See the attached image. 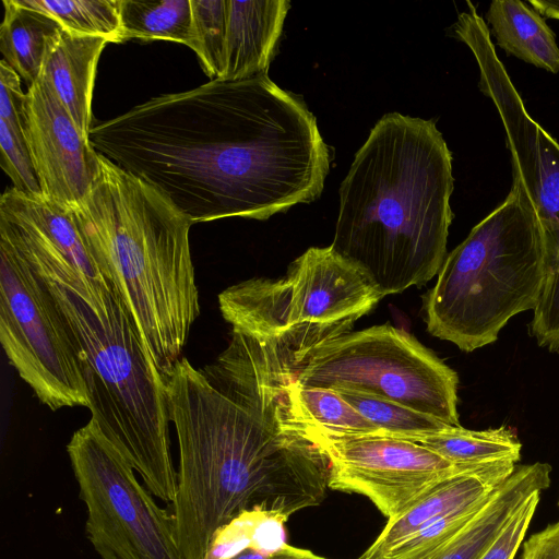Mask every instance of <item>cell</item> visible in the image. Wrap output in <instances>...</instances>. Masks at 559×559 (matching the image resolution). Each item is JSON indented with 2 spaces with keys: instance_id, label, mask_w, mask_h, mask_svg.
I'll return each mask as SVG.
<instances>
[{
  "instance_id": "obj_1",
  "label": "cell",
  "mask_w": 559,
  "mask_h": 559,
  "mask_svg": "<svg viewBox=\"0 0 559 559\" xmlns=\"http://www.w3.org/2000/svg\"><path fill=\"white\" fill-rule=\"evenodd\" d=\"M293 334L233 330L217 359L181 357L164 378L179 468L175 536L182 559H205L217 532L243 512L288 519L324 499L331 462L292 396Z\"/></svg>"
},
{
  "instance_id": "obj_2",
  "label": "cell",
  "mask_w": 559,
  "mask_h": 559,
  "mask_svg": "<svg viewBox=\"0 0 559 559\" xmlns=\"http://www.w3.org/2000/svg\"><path fill=\"white\" fill-rule=\"evenodd\" d=\"M88 138L192 224L267 219L312 202L330 168L314 116L267 74L158 95L92 126Z\"/></svg>"
},
{
  "instance_id": "obj_3",
  "label": "cell",
  "mask_w": 559,
  "mask_h": 559,
  "mask_svg": "<svg viewBox=\"0 0 559 559\" xmlns=\"http://www.w3.org/2000/svg\"><path fill=\"white\" fill-rule=\"evenodd\" d=\"M452 153L432 120L385 114L340 187L332 249L385 295L429 282L447 257Z\"/></svg>"
},
{
  "instance_id": "obj_4",
  "label": "cell",
  "mask_w": 559,
  "mask_h": 559,
  "mask_svg": "<svg viewBox=\"0 0 559 559\" xmlns=\"http://www.w3.org/2000/svg\"><path fill=\"white\" fill-rule=\"evenodd\" d=\"M70 212L165 378L200 314L192 222L158 190L100 153L87 194Z\"/></svg>"
},
{
  "instance_id": "obj_5",
  "label": "cell",
  "mask_w": 559,
  "mask_h": 559,
  "mask_svg": "<svg viewBox=\"0 0 559 559\" xmlns=\"http://www.w3.org/2000/svg\"><path fill=\"white\" fill-rule=\"evenodd\" d=\"M46 284L79 346L91 418L146 488L173 503L177 472L166 384L130 312L114 289L91 307L62 286Z\"/></svg>"
},
{
  "instance_id": "obj_6",
  "label": "cell",
  "mask_w": 559,
  "mask_h": 559,
  "mask_svg": "<svg viewBox=\"0 0 559 559\" xmlns=\"http://www.w3.org/2000/svg\"><path fill=\"white\" fill-rule=\"evenodd\" d=\"M543 281L537 216L513 179L504 201L445 257L424 297L427 330L468 353L489 345L512 317L536 308Z\"/></svg>"
},
{
  "instance_id": "obj_7",
  "label": "cell",
  "mask_w": 559,
  "mask_h": 559,
  "mask_svg": "<svg viewBox=\"0 0 559 559\" xmlns=\"http://www.w3.org/2000/svg\"><path fill=\"white\" fill-rule=\"evenodd\" d=\"M304 325L294 350L298 384L380 396L459 427L456 372L389 323Z\"/></svg>"
},
{
  "instance_id": "obj_8",
  "label": "cell",
  "mask_w": 559,
  "mask_h": 559,
  "mask_svg": "<svg viewBox=\"0 0 559 559\" xmlns=\"http://www.w3.org/2000/svg\"><path fill=\"white\" fill-rule=\"evenodd\" d=\"M466 4L453 31L475 58L479 90L497 109L513 179L533 205L543 237L544 281L530 328L540 338L559 343V141L528 114L498 57L486 21L473 3Z\"/></svg>"
},
{
  "instance_id": "obj_9",
  "label": "cell",
  "mask_w": 559,
  "mask_h": 559,
  "mask_svg": "<svg viewBox=\"0 0 559 559\" xmlns=\"http://www.w3.org/2000/svg\"><path fill=\"white\" fill-rule=\"evenodd\" d=\"M383 296L332 247L309 248L278 280L251 278L218 295L233 330L275 337L302 325L353 324Z\"/></svg>"
},
{
  "instance_id": "obj_10",
  "label": "cell",
  "mask_w": 559,
  "mask_h": 559,
  "mask_svg": "<svg viewBox=\"0 0 559 559\" xmlns=\"http://www.w3.org/2000/svg\"><path fill=\"white\" fill-rule=\"evenodd\" d=\"M67 452L87 510V537L102 559H182L173 515L92 418L73 433Z\"/></svg>"
},
{
  "instance_id": "obj_11",
  "label": "cell",
  "mask_w": 559,
  "mask_h": 559,
  "mask_svg": "<svg viewBox=\"0 0 559 559\" xmlns=\"http://www.w3.org/2000/svg\"><path fill=\"white\" fill-rule=\"evenodd\" d=\"M0 341L44 405L88 407L80 349L51 290L1 236Z\"/></svg>"
},
{
  "instance_id": "obj_12",
  "label": "cell",
  "mask_w": 559,
  "mask_h": 559,
  "mask_svg": "<svg viewBox=\"0 0 559 559\" xmlns=\"http://www.w3.org/2000/svg\"><path fill=\"white\" fill-rule=\"evenodd\" d=\"M316 435L331 462L329 487L367 497L388 520L439 481L489 465L460 467L418 443L383 435Z\"/></svg>"
},
{
  "instance_id": "obj_13",
  "label": "cell",
  "mask_w": 559,
  "mask_h": 559,
  "mask_svg": "<svg viewBox=\"0 0 559 559\" xmlns=\"http://www.w3.org/2000/svg\"><path fill=\"white\" fill-rule=\"evenodd\" d=\"M0 236L36 274L96 306L112 287L100 272L70 210L13 187L0 198Z\"/></svg>"
},
{
  "instance_id": "obj_14",
  "label": "cell",
  "mask_w": 559,
  "mask_h": 559,
  "mask_svg": "<svg viewBox=\"0 0 559 559\" xmlns=\"http://www.w3.org/2000/svg\"><path fill=\"white\" fill-rule=\"evenodd\" d=\"M25 118L41 194L71 210L93 183L98 153L40 78L25 93Z\"/></svg>"
},
{
  "instance_id": "obj_15",
  "label": "cell",
  "mask_w": 559,
  "mask_h": 559,
  "mask_svg": "<svg viewBox=\"0 0 559 559\" xmlns=\"http://www.w3.org/2000/svg\"><path fill=\"white\" fill-rule=\"evenodd\" d=\"M514 463H495L454 474L431 487L392 520L360 559H390L406 540L428 524L462 508L486 500L515 469Z\"/></svg>"
},
{
  "instance_id": "obj_16",
  "label": "cell",
  "mask_w": 559,
  "mask_h": 559,
  "mask_svg": "<svg viewBox=\"0 0 559 559\" xmlns=\"http://www.w3.org/2000/svg\"><path fill=\"white\" fill-rule=\"evenodd\" d=\"M109 43L99 36L61 29L46 48L39 78L49 86L82 134L90 139L98 59Z\"/></svg>"
},
{
  "instance_id": "obj_17",
  "label": "cell",
  "mask_w": 559,
  "mask_h": 559,
  "mask_svg": "<svg viewBox=\"0 0 559 559\" xmlns=\"http://www.w3.org/2000/svg\"><path fill=\"white\" fill-rule=\"evenodd\" d=\"M290 3L228 0L224 71L218 81L267 74Z\"/></svg>"
},
{
  "instance_id": "obj_18",
  "label": "cell",
  "mask_w": 559,
  "mask_h": 559,
  "mask_svg": "<svg viewBox=\"0 0 559 559\" xmlns=\"http://www.w3.org/2000/svg\"><path fill=\"white\" fill-rule=\"evenodd\" d=\"M548 486V475L540 465H516L475 519L445 545L423 559H478L514 509L531 493L542 492Z\"/></svg>"
},
{
  "instance_id": "obj_19",
  "label": "cell",
  "mask_w": 559,
  "mask_h": 559,
  "mask_svg": "<svg viewBox=\"0 0 559 559\" xmlns=\"http://www.w3.org/2000/svg\"><path fill=\"white\" fill-rule=\"evenodd\" d=\"M486 24L509 55L550 73L559 72V46L545 19L526 2L495 0L486 12Z\"/></svg>"
},
{
  "instance_id": "obj_20",
  "label": "cell",
  "mask_w": 559,
  "mask_h": 559,
  "mask_svg": "<svg viewBox=\"0 0 559 559\" xmlns=\"http://www.w3.org/2000/svg\"><path fill=\"white\" fill-rule=\"evenodd\" d=\"M0 166L13 188L41 197L40 186L32 162L25 118V93L21 78L4 60L0 61Z\"/></svg>"
},
{
  "instance_id": "obj_21",
  "label": "cell",
  "mask_w": 559,
  "mask_h": 559,
  "mask_svg": "<svg viewBox=\"0 0 559 559\" xmlns=\"http://www.w3.org/2000/svg\"><path fill=\"white\" fill-rule=\"evenodd\" d=\"M4 17L0 26L2 60L24 80L34 84L41 70L47 44L61 25L51 16L21 4L3 0Z\"/></svg>"
},
{
  "instance_id": "obj_22",
  "label": "cell",
  "mask_w": 559,
  "mask_h": 559,
  "mask_svg": "<svg viewBox=\"0 0 559 559\" xmlns=\"http://www.w3.org/2000/svg\"><path fill=\"white\" fill-rule=\"evenodd\" d=\"M399 438L418 443L460 467L516 464L522 450L516 433L507 426L486 430L449 426L436 432Z\"/></svg>"
},
{
  "instance_id": "obj_23",
  "label": "cell",
  "mask_w": 559,
  "mask_h": 559,
  "mask_svg": "<svg viewBox=\"0 0 559 559\" xmlns=\"http://www.w3.org/2000/svg\"><path fill=\"white\" fill-rule=\"evenodd\" d=\"M122 43L164 39L194 46L191 0H117Z\"/></svg>"
},
{
  "instance_id": "obj_24",
  "label": "cell",
  "mask_w": 559,
  "mask_h": 559,
  "mask_svg": "<svg viewBox=\"0 0 559 559\" xmlns=\"http://www.w3.org/2000/svg\"><path fill=\"white\" fill-rule=\"evenodd\" d=\"M292 396L301 415L318 431L332 436L376 435L380 429L350 406L336 391L292 382Z\"/></svg>"
},
{
  "instance_id": "obj_25",
  "label": "cell",
  "mask_w": 559,
  "mask_h": 559,
  "mask_svg": "<svg viewBox=\"0 0 559 559\" xmlns=\"http://www.w3.org/2000/svg\"><path fill=\"white\" fill-rule=\"evenodd\" d=\"M55 19L63 29L122 43L117 0H17Z\"/></svg>"
},
{
  "instance_id": "obj_26",
  "label": "cell",
  "mask_w": 559,
  "mask_h": 559,
  "mask_svg": "<svg viewBox=\"0 0 559 559\" xmlns=\"http://www.w3.org/2000/svg\"><path fill=\"white\" fill-rule=\"evenodd\" d=\"M359 414L389 437H407L440 431L450 425L400 403L354 390H334Z\"/></svg>"
},
{
  "instance_id": "obj_27",
  "label": "cell",
  "mask_w": 559,
  "mask_h": 559,
  "mask_svg": "<svg viewBox=\"0 0 559 559\" xmlns=\"http://www.w3.org/2000/svg\"><path fill=\"white\" fill-rule=\"evenodd\" d=\"M194 46L203 71L219 80L224 71L228 0H191Z\"/></svg>"
},
{
  "instance_id": "obj_28",
  "label": "cell",
  "mask_w": 559,
  "mask_h": 559,
  "mask_svg": "<svg viewBox=\"0 0 559 559\" xmlns=\"http://www.w3.org/2000/svg\"><path fill=\"white\" fill-rule=\"evenodd\" d=\"M490 496L479 503L456 510L428 524L400 546L390 559L428 557L464 530L479 513Z\"/></svg>"
},
{
  "instance_id": "obj_29",
  "label": "cell",
  "mask_w": 559,
  "mask_h": 559,
  "mask_svg": "<svg viewBox=\"0 0 559 559\" xmlns=\"http://www.w3.org/2000/svg\"><path fill=\"white\" fill-rule=\"evenodd\" d=\"M540 491L531 493L511 513L478 559H514L540 501Z\"/></svg>"
},
{
  "instance_id": "obj_30",
  "label": "cell",
  "mask_w": 559,
  "mask_h": 559,
  "mask_svg": "<svg viewBox=\"0 0 559 559\" xmlns=\"http://www.w3.org/2000/svg\"><path fill=\"white\" fill-rule=\"evenodd\" d=\"M264 511L243 512L215 535L205 559H234L250 549L257 523Z\"/></svg>"
},
{
  "instance_id": "obj_31",
  "label": "cell",
  "mask_w": 559,
  "mask_h": 559,
  "mask_svg": "<svg viewBox=\"0 0 559 559\" xmlns=\"http://www.w3.org/2000/svg\"><path fill=\"white\" fill-rule=\"evenodd\" d=\"M286 521L282 515L265 512L255 525L250 549L269 557L282 548L286 544Z\"/></svg>"
},
{
  "instance_id": "obj_32",
  "label": "cell",
  "mask_w": 559,
  "mask_h": 559,
  "mask_svg": "<svg viewBox=\"0 0 559 559\" xmlns=\"http://www.w3.org/2000/svg\"><path fill=\"white\" fill-rule=\"evenodd\" d=\"M520 559H559V521L526 539Z\"/></svg>"
},
{
  "instance_id": "obj_33",
  "label": "cell",
  "mask_w": 559,
  "mask_h": 559,
  "mask_svg": "<svg viewBox=\"0 0 559 559\" xmlns=\"http://www.w3.org/2000/svg\"><path fill=\"white\" fill-rule=\"evenodd\" d=\"M266 559H325L323 557H319L313 552L296 548L285 544L282 548L271 554Z\"/></svg>"
},
{
  "instance_id": "obj_34",
  "label": "cell",
  "mask_w": 559,
  "mask_h": 559,
  "mask_svg": "<svg viewBox=\"0 0 559 559\" xmlns=\"http://www.w3.org/2000/svg\"><path fill=\"white\" fill-rule=\"evenodd\" d=\"M528 4L542 16L559 20V0H530Z\"/></svg>"
},
{
  "instance_id": "obj_35",
  "label": "cell",
  "mask_w": 559,
  "mask_h": 559,
  "mask_svg": "<svg viewBox=\"0 0 559 559\" xmlns=\"http://www.w3.org/2000/svg\"><path fill=\"white\" fill-rule=\"evenodd\" d=\"M267 557L260 554V552H257L254 550H251V549H248L243 552H241L240 555H238L236 558L234 559H266Z\"/></svg>"
},
{
  "instance_id": "obj_36",
  "label": "cell",
  "mask_w": 559,
  "mask_h": 559,
  "mask_svg": "<svg viewBox=\"0 0 559 559\" xmlns=\"http://www.w3.org/2000/svg\"><path fill=\"white\" fill-rule=\"evenodd\" d=\"M558 507H559V500H558Z\"/></svg>"
}]
</instances>
